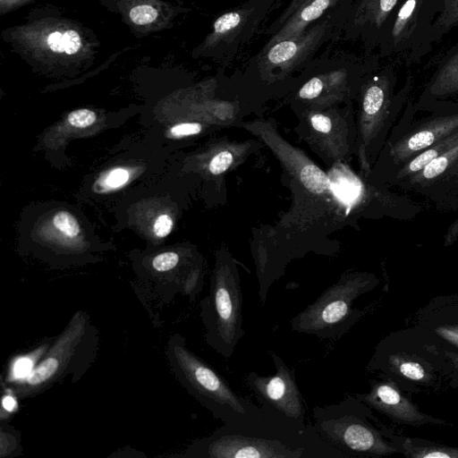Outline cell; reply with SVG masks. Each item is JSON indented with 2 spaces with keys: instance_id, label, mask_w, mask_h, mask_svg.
I'll list each match as a JSON object with an SVG mask.
<instances>
[{
  "instance_id": "52a82bcc",
  "label": "cell",
  "mask_w": 458,
  "mask_h": 458,
  "mask_svg": "<svg viewBox=\"0 0 458 458\" xmlns=\"http://www.w3.org/2000/svg\"><path fill=\"white\" fill-rule=\"evenodd\" d=\"M242 292L235 259L225 250L216 255L208 294L199 302L207 344L225 359L235 351L242 327Z\"/></svg>"
},
{
  "instance_id": "8d00e7d4",
  "label": "cell",
  "mask_w": 458,
  "mask_h": 458,
  "mask_svg": "<svg viewBox=\"0 0 458 458\" xmlns=\"http://www.w3.org/2000/svg\"><path fill=\"white\" fill-rule=\"evenodd\" d=\"M445 353H446L447 357L450 359L454 367L458 369V353L450 352H446Z\"/></svg>"
},
{
  "instance_id": "9a60e30c",
  "label": "cell",
  "mask_w": 458,
  "mask_h": 458,
  "mask_svg": "<svg viewBox=\"0 0 458 458\" xmlns=\"http://www.w3.org/2000/svg\"><path fill=\"white\" fill-rule=\"evenodd\" d=\"M100 5L118 15L137 38L166 30L188 11L167 0H99Z\"/></svg>"
},
{
  "instance_id": "9c48e42d",
  "label": "cell",
  "mask_w": 458,
  "mask_h": 458,
  "mask_svg": "<svg viewBox=\"0 0 458 458\" xmlns=\"http://www.w3.org/2000/svg\"><path fill=\"white\" fill-rule=\"evenodd\" d=\"M363 403L347 395L338 403L315 406L312 424L319 437L346 456H385L396 452L360 412Z\"/></svg>"
},
{
  "instance_id": "5bb4252c",
  "label": "cell",
  "mask_w": 458,
  "mask_h": 458,
  "mask_svg": "<svg viewBox=\"0 0 458 458\" xmlns=\"http://www.w3.org/2000/svg\"><path fill=\"white\" fill-rule=\"evenodd\" d=\"M395 187L422 196L439 210H458V145Z\"/></svg>"
},
{
  "instance_id": "7c38bea8",
  "label": "cell",
  "mask_w": 458,
  "mask_h": 458,
  "mask_svg": "<svg viewBox=\"0 0 458 458\" xmlns=\"http://www.w3.org/2000/svg\"><path fill=\"white\" fill-rule=\"evenodd\" d=\"M279 1L248 0L220 14L204 39L193 48L191 55L222 63L232 61Z\"/></svg>"
},
{
  "instance_id": "4fadbf2b",
  "label": "cell",
  "mask_w": 458,
  "mask_h": 458,
  "mask_svg": "<svg viewBox=\"0 0 458 458\" xmlns=\"http://www.w3.org/2000/svg\"><path fill=\"white\" fill-rule=\"evenodd\" d=\"M276 372L261 376L255 371L245 377L248 388L253 393L264 414L301 429L305 424L306 407L298 386L295 371L289 368L275 352H269Z\"/></svg>"
},
{
  "instance_id": "e575fe53",
  "label": "cell",
  "mask_w": 458,
  "mask_h": 458,
  "mask_svg": "<svg viewBox=\"0 0 458 458\" xmlns=\"http://www.w3.org/2000/svg\"><path fill=\"white\" fill-rule=\"evenodd\" d=\"M36 0H0V15L9 14Z\"/></svg>"
},
{
  "instance_id": "44dd1931",
  "label": "cell",
  "mask_w": 458,
  "mask_h": 458,
  "mask_svg": "<svg viewBox=\"0 0 458 458\" xmlns=\"http://www.w3.org/2000/svg\"><path fill=\"white\" fill-rule=\"evenodd\" d=\"M337 0H304L265 47L304 32L318 21Z\"/></svg>"
},
{
  "instance_id": "d6986e66",
  "label": "cell",
  "mask_w": 458,
  "mask_h": 458,
  "mask_svg": "<svg viewBox=\"0 0 458 458\" xmlns=\"http://www.w3.org/2000/svg\"><path fill=\"white\" fill-rule=\"evenodd\" d=\"M347 92V72L341 69L313 76L300 88L296 98L306 105L304 110H320L337 105Z\"/></svg>"
},
{
  "instance_id": "8992f818",
  "label": "cell",
  "mask_w": 458,
  "mask_h": 458,
  "mask_svg": "<svg viewBox=\"0 0 458 458\" xmlns=\"http://www.w3.org/2000/svg\"><path fill=\"white\" fill-rule=\"evenodd\" d=\"M99 345L98 328L89 315L76 311L52 342L30 375L7 387L19 398L38 395L72 376L80 380L93 364Z\"/></svg>"
},
{
  "instance_id": "d6a6232c",
  "label": "cell",
  "mask_w": 458,
  "mask_h": 458,
  "mask_svg": "<svg viewBox=\"0 0 458 458\" xmlns=\"http://www.w3.org/2000/svg\"><path fill=\"white\" fill-rule=\"evenodd\" d=\"M303 1L304 0H291L288 6L277 18V20L271 25L267 32L274 35Z\"/></svg>"
},
{
  "instance_id": "30bf717a",
  "label": "cell",
  "mask_w": 458,
  "mask_h": 458,
  "mask_svg": "<svg viewBox=\"0 0 458 458\" xmlns=\"http://www.w3.org/2000/svg\"><path fill=\"white\" fill-rule=\"evenodd\" d=\"M437 4L438 0H399L379 34V55L411 65L429 53Z\"/></svg>"
},
{
  "instance_id": "83f0119b",
  "label": "cell",
  "mask_w": 458,
  "mask_h": 458,
  "mask_svg": "<svg viewBox=\"0 0 458 458\" xmlns=\"http://www.w3.org/2000/svg\"><path fill=\"white\" fill-rule=\"evenodd\" d=\"M179 261L180 257L176 252L165 251L154 257L151 266L157 272L164 273L175 268Z\"/></svg>"
},
{
  "instance_id": "d4e9b609",
  "label": "cell",
  "mask_w": 458,
  "mask_h": 458,
  "mask_svg": "<svg viewBox=\"0 0 458 458\" xmlns=\"http://www.w3.org/2000/svg\"><path fill=\"white\" fill-rule=\"evenodd\" d=\"M389 366L398 371L404 377L413 381H426L428 377L423 367L415 361L403 359L398 355H391L388 358Z\"/></svg>"
},
{
  "instance_id": "603a6c76",
  "label": "cell",
  "mask_w": 458,
  "mask_h": 458,
  "mask_svg": "<svg viewBox=\"0 0 458 458\" xmlns=\"http://www.w3.org/2000/svg\"><path fill=\"white\" fill-rule=\"evenodd\" d=\"M403 450L406 456L413 458H458V448L420 439L406 438Z\"/></svg>"
},
{
  "instance_id": "f1b7e54d",
  "label": "cell",
  "mask_w": 458,
  "mask_h": 458,
  "mask_svg": "<svg viewBox=\"0 0 458 458\" xmlns=\"http://www.w3.org/2000/svg\"><path fill=\"white\" fill-rule=\"evenodd\" d=\"M68 123L75 128H86L97 120V114L94 111L88 108H81L71 112L67 116Z\"/></svg>"
},
{
  "instance_id": "8fae6325",
  "label": "cell",
  "mask_w": 458,
  "mask_h": 458,
  "mask_svg": "<svg viewBox=\"0 0 458 458\" xmlns=\"http://www.w3.org/2000/svg\"><path fill=\"white\" fill-rule=\"evenodd\" d=\"M299 120V134L328 166L347 162L354 154L357 127L351 104L342 109L303 110Z\"/></svg>"
},
{
  "instance_id": "ffe728a7",
  "label": "cell",
  "mask_w": 458,
  "mask_h": 458,
  "mask_svg": "<svg viewBox=\"0 0 458 458\" xmlns=\"http://www.w3.org/2000/svg\"><path fill=\"white\" fill-rule=\"evenodd\" d=\"M399 0H360L351 19L352 35L374 47L381 30Z\"/></svg>"
},
{
  "instance_id": "ac0fdd59",
  "label": "cell",
  "mask_w": 458,
  "mask_h": 458,
  "mask_svg": "<svg viewBox=\"0 0 458 458\" xmlns=\"http://www.w3.org/2000/svg\"><path fill=\"white\" fill-rule=\"evenodd\" d=\"M458 96V41L442 55L413 108L423 111L435 102Z\"/></svg>"
},
{
  "instance_id": "cb8c5ba5",
  "label": "cell",
  "mask_w": 458,
  "mask_h": 458,
  "mask_svg": "<svg viewBox=\"0 0 458 458\" xmlns=\"http://www.w3.org/2000/svg\"><path fill=\"white\" fill-rule=\"evenodd\" d=\"M49 346L50 344L45 343L27 354L15 357L9 366L6 383L9 385L28 377Z\"/></svg>"
},
{
  "instance_id": "7402d4cb",
  "label": "cell",
  "mask_w": 458,
  "mask_h": 458,
  "mask_svg": "<svg viewBox=\"0 0 458 458\" xmlns=\"http://www.w3.org/2000/svg\"><path fill=\"white\" fill-rule=\"evenodd\" d=\"M456 27H458V0H438L431 33L433 46Z\"/></svg>"
},
{
  "instance_id": "f546056e",
  "label": "cell",
  "mask_w": 458,
  "mask_h": 458,
  "mask_svg": "<svg viewBox=\"0 0 458 458\" xmlns=\"http://www.w3.org/2000/svg\"><path fill=\"white\" fill-rule=\"evenodd\" d=\"M130 172L124 168H114L109 171L103 178L102 185L109 190L118 189L123 186L130 179Z\"/></svg>"
},
{
  "instance_id": "836d02e7",
  "label": "cell",
  "mask_w": 458,
  "mask_h": 458,
  "mask_svg": "<svg viewBox=\"0 0 458 458\" xmlns=\"http://www.w3.org/2000/svg\"><path fill=\"white\" fill-rule=\"evenodd\" d=\"M436 332L445 341L458 347V325H444L437 327Z\"/></svg>"
},
{
  "instance_id": "277c9868",
  "label": "cell",
  "mask_w": 458,
  "mask_h": 458,
  "mask_svg": "<svg viewBox=\"0 0 458 458\" xmlns=\"http://www.w3.org/2000/svg\"><path fill=\"white\" fill-rule=\"evenodd\" d=\"M397 77L393 65L365 78L359 89L355 156L366 180L386 140L410 99L413 78L407 75L396 89Z\"/></svg>"
},
{
  "instance_id": "5b68a950",
  "label": "cell",
  "mask_w": 458,
  "mask_h": 458,
  "mask_svg": "<svg viewBox=\"0 0 458 458\" xmlns=\"http://www.w3.org/2000/svg\"><path fill=\"white\" fill-rule=\"evenodd\" d=\"M415 119L413 101L409 99L381 149L367 183L386 191L395 171L412 157L458 131V99L433 103Z\"/></svg>"
},
{
  "instance_id": "e0dca14e",
  "label": "cell",
  "mask_w": 458,
  "mask_h": 458,
  "mask_svg": "<svg viewBox=\"0 0 458 458\" xmlns=\"http://www.w3.org/2000/svg\"><path fill=\"white\" fill-rule=\"evenodd\" d=\"M355 396L367 406L386 415L395 422L420 426L429 420L390 381L374 382L368 393L356 394Z\"/></svg>"
},
{
  "instance_id": "6da1fadb",
  "label": "cell",
  "mask_w": 458,
  "mask_h": 458,
  "mask_svg": "<svg viewBox=\"0 0 458 458\" xmlns=\"http://www.w3.org/2000/svg\"><path fill=\"white\" fill-rule=\"evenodd\" d=\"M1 38L22 61L45 73L86 70L100 48L92 29L52 4L32 8L21 22L4 28Z\"/></svg>"
},
{
  "instance_id": "1f68e13d",
  "label": "cell",
  "mask_w": 458,
  "mask_h": 458,
  "mask_svg": "<svg viewBox=\"0 0 458 458\" xmlns=\"http://www.w3.org/2000/svg\"><path fill=\"white\" fill-rule=\"evenodd\" d=\"M173 229V219L167 214L159 215L153 225V232L158 238L167 236Z\"/></svg>"
},
{
  "instance_id": "ba28073f",
  "label": "cell",
  "mask_w": 458,
  "mask_h": 458,
  "mask_svg": "<svg viewBox=\"0 0 458 458\" xmlns=\"http://www.w3.org/2000/svg\"><path fill=\"white\" fill-rule=\"evenodd\" d=\"M374 275L363 272L343 274L311 304L291 319V329L321 339H338L355 323L360 311L356 299L377 284Z\"/></svg>"
},
{
  "instance_id": "d590c367",
  "label": "cell",
  "mask_w": 458,
  "mask_h": 458,
  "mask_svg": "<svg viewBox=\"0 0 458 458\" xmlns=\"http://www.w3.org/2000/svg\"><path fill=\"white\" fill-rule=\"evenodd\" d=\"M6 393L2 397V411H5L6 413H12L17 408L16 395L5 388Z\"/></svg>"
},
{
  "instance_id": "4316f807",
  "label": "cell",
  "mask_w": 458,
  "mask_h": 458,
  "mask_svg": "<svg viewBox=\"0 0 458 458\" xmlns=\"http://www.w3.org/2000/svg\"><path fill=\"white\" fill-rule=\"evenodd\" d=\"M233 161V152L229 149H222L211 158L208 170L214 175H220L232 166Z\"/></svg>"
},
{
  "instance_id": "4dcf8cb0",
  "label": "cell",
  "mask_w": 458,
  "mask_h": 458,
  "mask_svg": "<svg viewBox=\"0 0 458 458\" xmlns=\"http://www.w3.org/2000/svg\"><path fill=\"white\" fill-rule=\"evenodd\" d=\"M202 131V125L199 123H181L175 124L169 130L173 138H183L197 135Z\"/></svg>"
},
{
  "instance_id": "484cf974",
  "label": "cell",
  "mask_w": 458,
  "mask_h": 458,
  "mask_svg": "<svg viewBox=\"0 0 458 458\" xmlns=\"http://www.w3.org/2000/svg\"><path fill=\"white\" fill-rule=\"evenodd\" d=\"M53 225L57 231L68 238H75L81 232L77 219L66 210H61L55 213L53 217Z\"/></svg>"
},
{
  "instance_id": "7a4b0ae2",
  "label": "cell",
  "mask_w": 458,
  "mask_h": 458,
  "mask_svg": "<svg viewBox=\"0 0 458 458\" xmlns=\"http://www.w3.org/2000/svg\"><path fill=\"white\" fill-rule=\"evenodd\" d=\"M190 458L346 457L325 443L313 426L301 429L272 417L246 425H227L197 439L180 454Z\"/></svg>"
},
{
  "instance_id": "2e32d148",
  "label": "cell",
  "mask_w": 458,
  "mask_h": 458,
  "mask_svg": "<svg viewBox=\"0 0 458 458\" xmlns=\"http://www.w3.org/2000/svg\"><path fill=\"white\" fill-rule=\"evenodd\" d=\"M330 30V21H324L293 36L264 47L259 58L263 72L278 70L290 72L301 64L323 42Z\"/></svg>"
},
{
  "instance_id": "3957f363",
  "label": "cell",
  "mask_w": 458,
  "mask_h": 458,
  "mask_svg": "<svg viewBox=\"0 0 458 458\" xmlns=\"http://www.w3.org/2000/svg\"><path fill=\"white\" fill-rule=\"evenodd\" d=\"M165 355L182 386L224 424H252L265 418L262 408L235 392L210 364L189 349L182 335L170 336Z\"/></svg>"
}]
</instances>
